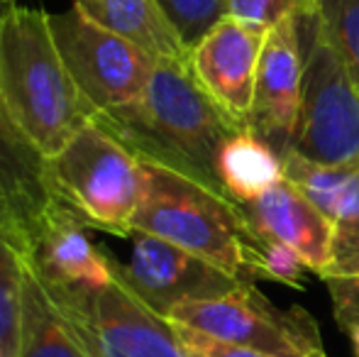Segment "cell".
Listing matches in <instances>:
<instances>
[{"instance_id": "obj_1", "label": "cell", "mask_w": 359, "mask_h": 357, "mask_svg": "<svg viewBox=\"0 0 359 357\" xmlns=\"http://www.w3.org/2000/svg\"><path fill=\"white\" fill-rule=\"evenodd\" d=\"M95 123L144 162L176 169L220 194L217 152L242 128L205 95L189 64L179 62H156L144 93L125 108L98 115Z\"/></svg>"}, {"instance_id": "obj_20", "label": "cell", "mask_w": 359, "mask_h": 357, "mask_svg": "<svg viewBox=\"0 0 359 357\" xmlns=\"http://www.w3.org/2000/svg\"><path fill=\"white\" fill-rule=\"evenodd\" d=\"M318 18L330 44L359 83V0H318Z\"/></svg>"}, {"instance_id": "obj_8", "label": "cell", "mask_w": 359, "mask_h": 357, "mask_svg": "<svg viewBox=\"0 0 359 357\" xmlns=\"http://www.w3.org/2000/svg\"><path fill=\"white\" fill-rule=\"evenodd\" d=\"M49 27L64 67L95 118L125 108L144 93L156 62L95 22L79 3L49 15Z\"/></svg>"}, {"instance_id": "obj_17", "label": "cell", "mask_w": 359, "mask_h": 357, "mask_svg": "<svg viewBox=\"0 0 359 357\" xmlns=\"http://www.w3.org/2000/svg\"><path fill=\"white\" fill-rule=\"evenodd\" d=\"M215 174L222 194L237 206L259 198L286 177L284 157L252 128H240L220 144Z\"/></svg>"}, {"instance_id": "obj_22", "label": "cell", "mask_w": 359, "mask_h": 357, "mask_svg": "<svg viewBox=\"0 0 359 357\" xmlns=\"http://www.w3.org/2000/svg\"><path fill=\"white\" fill-rule=\"evenodd\" d=\"M306 271L308 264L301 260L296 250L279 240H264L255 238V274L257 279H271L279 284L293 286V289H303L306 284Z\"/></svg>"}, {"instance_id": "obj_4", "label": "cell", "mask_w": 359, "mask_h": 357, "mask_svg": "<svg viewBox=\"0 0 359 357\" xmlns=\"http://www.w3.org/2000/svg\"><path fill=\"white\" fill-rule=\"evenodd\" d=\"M49 179L59 203L81 225L133 235L147 184L142 159L95 120L49 159Z\"/></svg>"}, {"instance_id": "obj_2", "label": "cell", "mask_w": 359, "mask_h": 357, "mask_svg": "<svg viewBox=\"0 0 359 357\" xmlns=\"http://www.w3.org/2000/svg\"><path fill=\"white\" fill-rule=\"evenodd\" d=\"M0 100L47 159L93 123V108L64 67L44 10L10 3L0 13Z\"/></svg>"}, {"instance_id": "obj_19", "label": "cell", "mask_w": 359, "mask_h": 357, "mask_svg": "<svg viewBox=\"0 0 359 357\" xmlns=\"http://www.w3.org/2000/svg\"><path fill=\"white\" fill-rule=\"evenodd\" d=\"M25 255L0 230V357H18Z\"/></svg>"}, {"instance_id": "obj_26", "label": "cell", "mask_w": 359, "mask_h": 357, "mask_svg": "<svg viewBox=\"0 0 359 357\" xmlns=\"http://www.w3.org/2000/svg\"><path fill=\"white\" fill-rule=\"evenodd\" d=\"M350 340H352V348H355V355L359 357V328H355V330H350Z\"/></svg>"}, {"instance_id": "obj_25", "label": "cell", "mask_w": 359, "mask_h": 357, "mask_svg": "<svg viewBox=\"0 0 359 357\" xmlns=\"http://www.w3.org/2000/svg\"><path fill=\"white\" fill-rule=\"evenodd\" d=\"M332 301L335 321L345 333L359 328V276H337L323 279Z\"/></svg>"}, {"instance_id": "obj_6", "label": "cell", "mask_w": 359, "mask_h": 357, "mask_svg": "<svg viewBox=\"0 0 359 357\" xmlns=\"http://www.w3.org/2000/svg\"><path fill=\"white\" fill-rule=\"evenodd\" d=\"M42 281L88 357H189L171 321L125 281L118 260L98 286Z\"/></svg>"}, {"instance_id": "obj_24", "label": "cell", "mask_w": 359, "mask_h": 357, "mask_svg": "<svg viewBox=\"0 0 359 357\" xmlns=\"http://www.w3.org/2000/svg\"><path fill=\"white\" fill-rule=\"evenodd\" d=\"M176 335H179L181 345H184L186 355L189 357H269V355H262V353H255L250 348H242V345H232V343H225V340H215L205 333H198L194 328H186L181 323H174Z\"/></svg>"}, {"instance_id": "obj_11", "label": "cell", "mask_w": 359, "mask_h": 357, "mask_svg": "<svg viewBox=\"0 0 359 357\" xmlns=\"http://www.w3.org/2000/svg\"><path fill=\"white\" fill-rule=\"evenodd\" d=\"M264 39L266 32L262 29L222 18L189 52V69L198 86L242 128H250Z\"/></svg>"}, {"instance_id": "obj_16", "label": "cell", "mask_w": 359, "mask_h": 357, "mask_svg": "<svg viewBox=\"0 0 359 357\" xmlns=\"http://www.w3.org/2000/svg\"><path fill=\"white\" fill-rule=\"evenodd\" d=\"M86 225L74 213H67L49 228L29 262L39 274L59 284L98 286L113 276V257L98 250L86 235Z\"/></svg>"}, {"instance_id": "obj_9", "label": "cell", "mask_w": 359, "mask_h": 357, "mask_svg": "<svg viewBox=\"0 0 359 357\" xmlns=\"http://www.w3.org/2000/svg\"><path fill=\"white\" fill-rule=\"evenodd\" d=\"M69 210L49 179V159L22 135L0 100V230L27 260Z\"/></svg>"}, {"instance_id": "obj_21", "label": "cell", "mask_w": 359, "mask_h": 357, "mask_svg": "<svg viewBox=\"0 0 359 357\" xmlns=\"http://www.w3.org/2000/svg\"><path fill=\"white\" fill-rule=\"evenodd\" d=\"M156 3L161 5L189 49H194L222 18H227L225 0H156Z\"/></svg>"}, {"instance_id": "obj_15", "label": "cell", "mask_w": 359, "mask_h": 357, "mask_svg": "<svg viewBox=\"0 0 359 357\" xmlns=\"http://www.w3.org/2000/svg\"><path fill=\"white\" fill-rule=\"evenodd\" d=\"M90 18L154 62L189 64L191 49L156 0H74Z\"/></svg>"}, {"instance_id": "obj_3", "label": "cell", "mask_w": 359, "mask_h": 357, "mask_svg": "<svg viewBox=\"0 0 359 357\" xmlns=\"http://www.w3.org/2000/svg\"><path fill=\"white\" fill-rule=\"evenodd\" d=\"M142 167L144 198L133 220V235L159 238L208 260L245 284H255V235L240 206L164 164L142 159Z\"/></svg>"}, {"instance_id": "obj_10", "label": "cell", "mask_w": 359, "mask_h": 357, "mask_svg": "<svg viewBox=\"0 0 359 357\" xmlns=\"http://www.w3.org/2000/svg\"><path fill=\"white\" fill-rule=\"evenodd\" d=\"M118 269L125 281L161 316L179 304L217 299L245 284L198 255L140 233L133 235L130 260L125 264L118 262Z\"/></svg>"}, {"instance_id": "obj_14", "label": "cell", "mask_w": 359, "mask_h": 357, "mask_svg": "<svg viewBox=\"0 0 359 357\" xmlns=\"http://www.w3.org/2000/svg\"><path fill=\"white\" fill-rule=\"evenodd\" d=\"M286 179H291L332 223V260L320 279L359 276V164L327 167L284 157Z\"/></svg>"}, {"instance_id": "obj_18", "label": "cell", "mask_w": 359, "mask_h": 357, "mask_svg": "<svg viewBox=\"0 0 359 357\" xmlns=\"http://www.w3.org/2000/svg\"><path fill=\"white\" fill-rule=\"evenodd\" d=\"M18 357H88L29 260H25Z\"/></svg>"}, {"instance_id": "obj_7", "label": "cell", "mask_w": 359, "mask_h": 357, "mask_svg": "<svg viewBox=\"0 0 359 357\" xmlns=\"http://www.w3.org/2000/svg\"><path fill=\"white\" fill-rule=\"evenodd\" d=\"M164 318L269 357H327L313 316L301 306L276 309L255 284L217 299L179 304Z\"/></svg>"}, {"instance_id": "obj_5", "label": "cell", "mask_w": 359, "mask_h": 357, "mask_svg": "<svg viewBox=\"0 0 359 357\" xmlns=\"http://www.w3.org/2000/svg\"><path fill=\"white\" fill-rule=\"evenodd\" d=\"M303 47V100L291 152L327 167L359 164V83L327 39L318 5L296 15Z\"/></svg>"}, {"instance_id": "obj_27", "label": "cell", "mask_w": 359, "mask_h": 357, "mask_svg": "<svg viewBox=\"0 0 359 357\" xmlns=\"http://www.w3.org/2000/svg\"><path fill=\"white\" fill-rule=\"evenodd\" d=\"M10 3H13V0H0V13H3V10L8 8Z\"/></svg>"}, {"instance_id": "obj_12", "label": "cell", "mask_w": 359, "mask_h": 357, "mask_svg": "<svg viewBox=\"0 0 359 357\" xmlns=\"http://www.w3.org/2000/svg\"><path fill=\"white\" fill-rule=\"evenodd\" d=\"M303 100V47L296 15L266 32L257 69L250 128L281 157L291 152Z\"/></svg>"}, {"instance_id": "obj_23", "label": "cell", "mask_w": 359, "mask_h": 357, "mask_svg": "<svg viewBox=\"0 0 359 357\" xmlns=\"http://www.w3.org/2000/svg\"><path fill=\"white\" fill-rule=\"evenodd\" d=\"M227 18L250 25L262 32H269L281 20L308 13L318 5V0H225Z\"/></svg>"}, {"instance_id": "obj_13", "label": "cell", "mask_w": 359, "mask_h": 357, "mask_svg": "<svg viewBox=\"0 0 359 357\" xmlns=\"http://www.w3.org/2000/svg\"><path fill=\"white\" fill-rule=\"evenodd\" d=\"M255 238L279 240L301 255L313 274L323 276L332 260L335 230L320 208L293 184L281 179L259 198L240 206Z\"/></svg>"}]
</instances>
